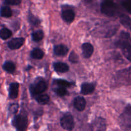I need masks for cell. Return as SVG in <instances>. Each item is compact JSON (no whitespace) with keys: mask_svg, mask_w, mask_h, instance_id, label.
<instances>
[{"mask_svg":"<svg viewBox=\"0 0 131 131\" xmlns=\"http://www.w3.org/2000/svg\"><path fill=\"white\" fill-rule=\"evenodd\" d=\"M28 116L25 113L15 115L12 121V124L16 131H26L28 127Z\"/></svg>","mask_w":131,"mask_h":131,"instance_id":"cell-1","label":"cell"},{"mask_svg":"<svg viewBox=\"0 0 131 131\" xmlns=\"http://www.w3.org/2000/svg\"><path fill=\"white\" fill-rule=\"evenodd\" d=\"M101 10L104 15L113 17L115 16L117 13V6L113 0H104L101 4Z\"/></svg>","mask_w":131,"mask_h":131,"instance_id":"cell-2","label":"cell"},{"mask_svg":"<svg viewBox=\"0 0 131 131\" xmlns=\"http://www.w3.org/2000/svg\"><path fill=\"white\" fill-rule=\"evenodd\" d=\"M120 125L124 131H131V107L127 108L120 116Z\"/></svg>","mask_w":131,"mask_h":131,"instance_id":"cell-3","label":"cell"},{"mask_svg":"<svg viewBox=\"0 0 131 131\" xmlns=\"http://www.w3.org/2000/svg\"><path fill=\"white\" fill-rule=\"evenodd\" d=\"M60 124L63 129L71 131L74 128L75 122L73 116L69 113H67L60 119Z\"/></svg>","mask_w":131,"mask_h":131,"instance_id":"cell-4","label":"cell"},{"mask_svg":"<svg viewBox=\"0 0 131 131\" xmlns=\"http://www.w3.org/2000/svg\"><path fill=\"white\" fill-rule=\"evenodd\" d=\"M47 85L46 81L40 80L30 86V92L33 96L39 95L47 90Z\"/></svg>","mask_w":131,"mask_h":131,"instance_id":"cell-5","label":"cell"},{"mask_svg":"<svg viewBox=\"0 0 131 131\" xmlns=\"http://www.w3.org/2000/svg\"><path fill=\"white\" fill-rule=\"evenodd\" d=\"M25 39L23 37L14 38L8 41L7 43L8 47L11 50H16L20 48L24 45Z\"/></svg>","mask_w":131,"mask_h":131,"instance_id":"cell-6","label":"cell"},{"mask_svg":"<svg viewBox=\"0 0 131 131\" xmlns=\"http://www.w3.org/2000/svg\"><path fill=\"white\" fill-rule=\"evenodd\" d=\"M19 90V84L18 83H12L9 86L8 96L11 99H15L18 97Z\"/></svg>","mask_w":131,"mask_h":131,"instance_id":"cell-7","label":"cell"},{"mask_svg":"<svg viewBox=\"0 0 131 131\" xmlns=\"http://www.w3.org/2000/svg\"><path fill=\"white\" fill-rule=\"evenodd\" d=\"M74 106L75 108L79 111H83L86 106V102L84 97L78 96L74 99Z\"/></svg>","mask_w":131,"mask_h":131,"instance_id":"cell-8","label":"cell"},{"mask_svg":"<svg viewBox=\"0 0 131 131\" xmlns=\"http://www.w3.org/2000/svg\"><path fill=\"white\" fill-rule=\"evenodd\" d=\"M93 46L90 43H84L82 45V51L83 54L86 58H89L92 56L93 52Z\"/></svg>","mask_w":131,"mask_h":131,"instance_id":"cell-9","label":"cell"},{"mask_svg":"<svg viewBox=\"0 0 131 131\" xmlns=\"http://www.w3.org/2000/svg\"><path fill=\"white\" fill-rule=\"evenodd\" d=\"M61 17L67 23H72L75 18V13L72 10L66 9L62 11Z\"/></svg>","mask_w":131,"mask_h":131,"instance_id":"cell-10","label":"cell"},{"mask_svg":"<svg viewBox=\"0 0 131 131\" xmlns=\"http://www.w3.org/2000/svg\"><path fill=\"white\" fill-rule=\"evenodd\" d=\"M95 90V85L92 83H83L81 85V92L83 95H89L91 94Z\"/></svg>","mask_w":131,"mask_h":131,"instance_id":"cell-11","label":"cell"},{"mask_svg":"<svg viewBox=\"0 0 131 131\" xmlns=\"http://www.w3.org/2000/svg\"><path fill=\"white\" fill-rule=\"evenodd\" d=\"M68 52H69V49L65 45H57L54 47V52L57 56H65Z\"/></svg>","mask_w":131,"mask_h":131,"instance_id":"cell-12","label":"cell"},{"mask_svg":"<svg viewBox=\"0 0 131 131\" xmlns=\"http://www.w3.org/2000/svg\"><path fill=\"white\" fill-rule=\"evenodd\" d=\"M54 69L56 72L60 73L67 72L69 70V67L67 64L62 62H56L53 64Z\"/></svg>","mask_w":131,"mask_h":131,"instance_id":"cell-13","label":"cell"},{"mask_svg":"<svg viewBox=\"0 0 131 131\" xmlns=\"http://www.w3.org/2000/svg\"><path fill=\"white\" fill-rule=\"evenodd\" d=\"M120 22L126 29L131 31V18L128 15L122 14L120 16Z\"/></svg>","mask_w":131,"mask_h":131,"instance_id":"cell-14","label":"cell"},{"mask_svg":"<svg viewBox=\"0 0 131 131\" xmlns=\"http://www.w3.org/2000/svg\"><path fill=\"white\" fill-rule=\"evenodd\" d=\"M3 69L8 74H13L15 70V65L12 61H6L2 66Z\"/></svg>","mask_w":131,"mask_h":131,"instance_id":"cell-15","label":"cell"},{"mask_svg":"<svg viewBox=\"0 0 131 131\" xmlns=\"http://www.w3.org/2000/svg\"><path fill=\"white\" fill-rule=\"evenodd\" d=\"M0 15L2 17L9 18L12 15V10L9 6H4L0 8Z\"/></svg>","mask_w":131,"mask_h":131,"instance_id":"cell-16","label":"cell"},{"mask_svg":"<svg viewBox=\"0 0 131 131\" xmlns=\"http://www.w3.org/2000/svg\"><path fill=\"white\" fill-rule=\"evenodd\" d=\"M12 35V32L11 30L6 28H3L0 29V38L3 40L8 39Z\"/></svg>","mask_w":131,"mask_h":131,"instance_id":"cell-17","label":"cell"},{"mask_svg":"<svg viewBox=\"0 0 131 131\" xmlns=\"http://www.w3.org/2000/svg\"><path fill=\"white\" fill-rule=\"evenodd\" d=\"M31 56L33 58L36 60H40L44 56V52H43L42 49L38 48L34 49L31 52Z\"/></svg>","mask_w":131,"mask_h":131,"instance_id":"cell-18","label":"cell"},{"mask_svg":"<svg viewBox=\"0 0 131 131\" xmlns=\"http://www.w3.org/2000/svg\"><path fill=\"white\" fill-rule=\"evenodd\" d=\"M36 101L40 104H46L49 102L50 98L48 95L41 94L36 97Z\"/></svg>","mask_w":131,"mask_h":131,"instance_id":"cell-19","label":"cell"},{"mask_svg":"<svg viewBox=\"0 0 131 131\" xmlns=\"http://www.w3.org/2000/svg\"><path fill=\"white\" fill-rule=\"evenodd\" d=\"M43 36H44L43 32L40 29L35 31L32 33V38L35 42H39V41L42 40L43 38Z\"/></svg>","mask_w":131,"mask_h":131,"instance_id":"cell-20","label":"cell"},{"mask_svg":"<svg viewBox=\"0 0 131 131\" xmlns=\"http://www.w3.org/2000/svg\"><path fill=\"white\" fill-rule=\"evenodd\" d=\"M54 83H56L58 86L63 87H70L72 86V83L70 82L67 81L63 80V79H56L54 81Z\"/></svg>","mask_w":131,"mask_h":131,"instance_id":"cell-21","label":"cell"},{"mask_svg":"<svg viewBox=\"0 0 131 131\" xmlns=\"http://www.w3.org/2000/svg\"><path fill=\"white\" fill-rule=\"evenodd\" d=\"M28 20H29V23L33 26H37L40 23V21L38 19H37L36 17H35L33 14H29L28 15Z\"/></svg>","mask_w":131,"mask_h":131,"instance_id":"cell-22","label":"cell"},{"mask_svg":"<svg viewBox=\"0 0 131 131\" xmlns=\"http://www.w3.org/2000/svg\"><path fill=\"white\" fill-rule=\"evenodd\" d=\"M67 91L65 87L60 86H58V87L55 90V92L56 93V94L60 97H63V96L67 94Z\"/></svg>","mask_w":131,"mask_h":131,"instance_id":"cell-23","label":"cell"},{"mask_svg":"<svg viewBox=\"0 0 131 131\" xmlns=\"http://www.w3.org/2000/svg\"><path fill=\"white\" fill-rule=\"evenodd\" d=\"M69 61L72 63H76L79 61V56L75 52L72 51L69 56Z\"/></svg>","mask_w":131,"mask_h":131,"instance_id":"cell-24","label":"cell"},{"mask_svg":"<svg viewBox=\"0 0 131 131\" xmlns=\"http://www.w3.org/2000/svg\"><path fill=\"white\" fill-rule=\"evenodd\" d=\"M19 110V105L16 103H13L9 106L8 111L10 113L15 114Z\"/></svg>","mask_w":131,"mask_h":131,"instance_id":"cell-25","label":"cell"},{"mask_svg":"<svg viewBox=\"0 0 131 131\" xmlns=\"http://www.w3.org/2000/svg\"><path fill=\"white\" fill-rule=\"evenodd\" d=\"M122 6L129 14H131V0H124L122 2Z\"/></svg>","mask_w":131,"mask_h":131,"instance_id":"cell-26","label":"cell"},{"mask_svg":"<svg viewBox=\"0 0 131 131\" xmlns=\"http://www.w3.org/2000/svg\"><path fill=\"white\" fill-rule=\"evenodd\" d=\"M21 0H5L4 3L6 5H19Z\"/></svg>","mask_w":131,"mask_h":131,"instance_id":"cell-27","label":"cell"},{"mask_svg":"<svg viewBox=\"0 0 131 131\" xmlns=\"http://www.w3.org/2000/svg\"><path fill=\"white\" fill-rule=\"evenodd\" d=\"M83 1H84V2H86V3H88L92 2V1H93V0H83Z\"/></svg>","mask_w":131,"mask_h":131,"instance_id":"cell-28","label":"cell"},{"mask_svg":"<svg viewBox=\"0 0 131 131\" xmlns=\"http://www.w3.org/2000/svg\"><path fill=\"white\" fill-rule=\"evenodd\" d=\"M130 43H131V38H130Z\"/></svg>","mask_w":131,"mask_h":131,"instance_id":"cell-29","label":"cell"},{"mask_svg":"<svg viewBox=\"0 0 131 131\" xmlns=\"http://www.w3.org/2000/svg\"><path fill=\"white\" fill-rule=\"evenodd\" d=\"M97 131H101V130H97Z\"/></svg>","mask_w":131,"mask_h":131,"instance_id":"cell-30","label":"cell"}]
</instances>
